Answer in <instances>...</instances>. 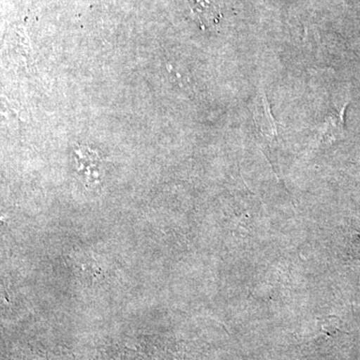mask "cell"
<instances>
[{
    "instance_id": "cell-1",
    "label": "cell",
    "mask_w": 360,
    "mask_h": 360,
    "mask_svg": "<svg viewBox=\"0 0 360 360\" xmlns=\"http://www.w3.org/2000/svg\"><path fill=\"white\" fill-rule=\"evenodd\" d=\"M348 103V94L336 101L317 131V142L319 144L331 143L345 134V115Z\"/></svg>"
},
{
    "instance_id": "cell-3",
    "label": "cell",
    "mask_w": 360,
    "mask_h": 360,
    "mask_svg": "<svg viewBox=\"0 0 360 360\" xmlns=\"http://www.w3.org/2000/svg\"><path fill=\"white\" fill-rule=\"evenodd\" d=\"M191 13L198 21L205 25H212L217 22L219 11L212 0H189Z\"/></svg>"
},
{
    "instance_id": "cell-2",
    "label": "cell",
    "mask_w": 360,
    "mask_h": 360,
    "mask_svg": "<svg viewBox=\"0 0 360 360\" xmlns=\"http://www.w3.org/2000/svg\"><path fill=\"white\" fill-rule=\"evenodd\" d=\"M253 117L262 141L269 146L276 144L278 137L277 124L276 118L272 115L269 101L264 89H259L258 91L257 99H255Z\"/></svg>"
},
{
    "instance_id": "cell-4",
    "label": "cell",
    "mask_w": 360,
    "mask_h": 360,
    "mask_svg": "<svg viewBox=\"0 0 360 360\" xmlns=\"http://www.w3.org/2000/svg\"><path fill=\"white\" fill-rule=\"evenodd\" d=\"M319 328L324 335L333 336L340 331V321L335 316H326L319 321Z\"/></svg>"
}]
</instances>
